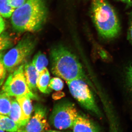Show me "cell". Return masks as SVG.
<instances>
[{"mask_svg": "<svg viewBox=\"0 0 132 132\" xmlns=\"http://www.w3.org/2000/svg\"><path fill=\"white\" fill-rule=\"evenodd\" d=\"M34 113L27 124L19 132H44L48 131L50 126L47 121V109L42 104L34 106Z\"/></svg>", "mask_w": 132, "mask_h": 132, "instance_id": "cell-8", "label": "cell"}, {"mask_svg": "<svg viewBox=\"0 0 132 132\" xmlns=\"http://www.w3.org/2000/svg\"><path fill=\"white\" fill-rule=\"evenodd\" d=\"M2 53H0V85L3 83L6 77V70L3 62Z\"/></svg>", "mask_w": 132, "mask_h": 132, "instance_id": "cell-21", "label": "cell"}, {"mask_svg": "<svg viewBox=\"0 0 132 132\" xmlns=\"http://www.w3.org/2000/svg\"><path fill=\"white\" fill-rule=\"evenodd\" d=\"M2 16L0 15V35L5 29V23Z\"/></svg>", "mask_w": 132, "mask_h": 132, "instance_id": "cell-25", "label": "cell"}, {"mask_svg": "<svg viewBox=\"0 0 132 132\" xmlns=\"http://www.w3.org/2000/svg\"><path fill=\"white\" fill-rule=\"evenodd\" d=\"M66 82L72 96L83 108L99 119L103 118V114L86 81L76 79Z\"/></svg>", "mask_w": 132, "mask_h": 132, "instance_id": "cell-5", "label": "cell"}, {"mask_svg": "<svg viewBox=\"0 0 132 132\" xmlns=\"http://www.w3.org/2000/svg\"><path fill=\"white\" fill-rule=\"evenodd\" d=\"M57 92L54 93L52 95L53 98L54 100H59L65 96V94L63 92H61L60 91H57Z\"/></svg>", "mask_w": 132, "mask_h": 132, "instance_id": "cell-23", "label": "cell"}, {"mask_svg": "<svg viewBox=\"0 0 132 132\" xmlns=\"http://www.w3.org/2000/svg\"><path fill=\"white\" fill-rule=\"evenodd\" d=\"M48 13L45 0H27L13 12L12 26L15 31L21 32L39 31L46 21Z\"/></svg>", "mask_w": 132, "mask_h": 132, "instance_id": "cell-1", "label": "cell"}, {"mask_svg": "<svg viewBox=\"0 0 132 132\" xmlns=\"http://www.w3.org/2000/svg\"><path fill=\"white\" fill-rule=\"evenodd\" d=\"M0 129L4 131L16 132L19 130L18 126L9 116L0 114Z\"/></svg>", "mask_w": 132, "mask_h": 132, "instance_id": "cell-16", "label": "cell"}, {"mask_svg": "<svg viewBox=\"0 0 132 132\" xmlns=\"http://www.w3.org/2000/svg\"><path fill=\"white\" fill-rule=\"evenodd\" d=\"M123 83L126 93L132 105V61L124 68Z\"/></svg>", "mask_w": 132, "mask_h": 132, "instance_id": "cell-12", "label": "cell"}, {"mask_svg": "<svg viewBox=\"0 0 132 132\" xmlns=\"http://www.w3.org/2000/svg\"><path fill=\"white\" fill-rule=\"evenodd\" d=\"M12 99L2 90L0 92V114L8 116L12 108Z\"/></svg>", "mask_w": 132, "mask_h": 132, "instance_id": "cell-15", "label": "cell"}, {"mask_svg": "<svg viewBox=\"0 0 132 132\" xmlns=\"http://www.w3.org/2000/svg\"><path fill=\"white\" fill-rule=\"evenodd\" d=\"M117 2H119L124 3L126 6V9L130 8L132 7V0H115Z\"/></svg>", "mask_w": 132, "mask_h": 132, "instance_id": "cell-24", "label": "cell"}, {"mask_svg": "<svg viewBox=\"0 0 132 132\" xmlns=\"http://www.w3.org/2000/svg\"><path fill=\"white\" fill-rule=\"evenodd\" d=\"M32 62L39 73L46 68L48 65V61L45 54L41 52H39L35 55Z\"/></svg>", "mask_w": 132, "mask_h": 132, "instance_id": "cell-17", "label": "cell"}, {"mask_svg": "<svg viewBox=\"0 0 132 132\" xmlns=\"http://www.w3.org/2000/svg\"><path fill=\"white\" fill-rule=\"evenodd\" d=\"M38 73L32 62L26 63L24 65V73L27 84L31 91L36 94L37 91V80Z\"/></svg>", "mask_w": 132, "mask_h": 132, "instance_id": "cell-10", "label": "cell"}, {"mask_svg": "<svg viewBox=\"0 0 132 132\" xmlns=\"http://www.w3.org/2000/svg\"><path fill=\"white\" fill-rule=\"evenodd\" d=\"M78 113L74 104L68 101H63L54 107L50 122L57 129L66 130L72 128Z\"/></svg>", "mask_w": 132, "mask_h": 132, "instance_id": "cell-7", "label": "cell"}, {"mask_svg": "<svg viewBox=\"0 0 132 132\" xmlns=\"http://www.w3.org/2000/svg\"><path fill=\"white\" fill-rule=\"evenodd\" d=\"M0 132H4V131H3V130H1V129H0Z\"/></svg>", "mask_w": 132, "mask_h": 132, "instance_id": "cell-26", "label": "cell"}, {"mask_svg": "<svg viewBox=\"0 0 132 132\" xmlns=\"http://www.w3.org/2000/svg\"><path fill=\"white\" fill-rule=\"evenodd\" d=\"M12 46V40L9 36L6 34H1L0 35V53Z\"/></svg>", "mask_w": 132, "mask_h": 132, "instance_id": "cell-19", "label": "cell"}, {"mask_svg": "<svg viewBox=\"0 0 132 132\" xmlns=\"http://www.w3.org/2000/svg\"><path fill=\"white\" fill-rule=\"evenodd\" d=\"M8 116L18 126L19 128L18 131L20 129L27 124L28 122L23 117L21 108L16 98L12 99V108Z\"/></svg>", "mask_w": 132, "mask_h": 132, "instance_id": "cell-11", "label": "cell"}, {"mask_svg": "<svg viewBox=\"0 0 132 132\" xmlns=\"http://www.w3.org/2000/svg\"><path fill=\"white\" fill-rule=\"evenodd\" d=\"M50 67L52 73L66 82L81 79L88 82L82 64L77 56L62 45L52 48L50 51Z\"/></svg>", "mask_w": 132, "mask_h": 132, "instance_id": "cell-2", "label": "cell"}, {"mask_svg": "<svg viewBox=\"0 0 132 132\" xmlns=\"http://www.w3.org/2000/svg\"><path fill=\"white\" fill-rule=\"evenodd\" d=\"M27 0H0V7H6L8 6L15 10L22 6Z\"/></svg>", "mask_w": 132, "mask_h": 132, "instance_id": "cell-18", "label": "cell"}, {"mask_svg": "<svg viewBox=\"0 0 132 132\" xmlns=\"http://www.w3.org/2000/svg\"><path fill=\"white\" fill-rule=\"evenodd\" d=\"M36 44L37 40L34 36H26L14 47L3 55V62L6 71L12 72L24 64L32 53Z\"/></svg>", "mask_w": 132, "mask_h": 132, "instance_id": "cell-4", "label": "cell"}, {"mask_svg": "<svg viewBox=\"0 0 132 132\" xmlns=\"http://www.w3.org/2000/svg\"><path fill=\"white\" fill-rule=\"evenodd\" d=\"M24 65L22 64L12 72L3 85L2 90L11 97L25 96L31 99L38 100L37 95L31 91L26 82Z\"/></svg>", "mask_w": 132, "mask_h": 132, "instance_id": "cell-6", "label": "cell"}, {"mask_svg": "<svg viewBox=\"0 0 132 132\" xmlns=\"http://www.w3.org/2000/svg\"><path fill=\"white\" fill-rule=\"evenodd\" d=\"M127 38L128 40L132 45V11L128 14V27Z\"/></svg>", "mask_w": 132, "mask_h": 132, "instance_id": "cell-22", "label": "cell"}, {"mask_svg": "<svg viewBox=\"0 0 132 132\" xmlns=\"http://www.w3.org/2000/svg\"><path fill=\"white\" fill-rule=\"evenodd\" d=\"M91 17L97 32L104 39L112 40L120 34V22L117 12L108 0H92Z\"/></svg>", "mask_w": 132, "mask_h": 132, "instance_id": "cell-3", "label": "cell"}, {"mask_svg": "<svg viewBox=\"0 0 132 132\" xmlns=\"http://www.w3.org/2000/svg\"><path fill=\"white\" fill-rule=\"evenodd\" d=\"M50 80L49 71L47 68H45L38 73L37 88L43 93L49 94L52 90L48 87Z\"/></svg>", "mask_w": 132, "mask_h": 132, "instance_id": "cell-13", "label": "cell"}, {"mask_svg": "<svg viewBox=\"0 0 132 132\" xmlns=\"http://www.w3.org/2000/svg\"><path fill=\"white\" fill-rule=\"evenodd\" d=\"M71 128L74 132H100L102 130L94 121L79 113Z\"/></svg>", "mask_w": 132, "mask_h": 132, "instance_id": "cell-9", "label": "cell"}, {"mask_svg": "<svg viewBox=\"0 0 132 132\" xmlns=\"http://www.w3.org/2000/svg\"><path fill=\"white\" fill-rule=\"evenodd\" d=\"M63 81L60 78L55 77L52 78L50 81L48 87L51 90L56 91H61L64 87Z\"/></svg>", "mask_w": 132, "mask_h": 132, "instance_id": "cell-20", "label": "cell"}, {"mask_svg": "<svg viewBox=\"0 0 132 132\" xmlns=\"http://www.w3.org/2000/svg\"><path fill=\"white\" fill-rule=\"evenodd\" d=\"M16 99L21 108L23 117L28 123L33 112L31 99L29 97L23 96L16 97Z\"/></svg>", "mask_w": 132, "mask_h": 132, "instance_id": "cell-14", "label": "cell"}]
</instances>
